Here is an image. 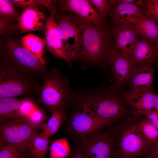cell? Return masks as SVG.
Wrapping results in <instances>:
<instances>
[{"label": "cell", "mask_w": 158, "mask_h": 158, "mask_svg": "<svg viewBox=\"0 0 158 158\" xmlns=\"http://www.w3.org/2000/svg\"><path fill=\"white\" fill-rule=\"evenodd\" d=\"M114 93L96 87L72 90L70 103L75 104L77 110L111 123L121 118L126 112L123 104Z\"/></svg>", "instance_id": "obj_1"}, {"label": "cell", "mask_w": 158, "mask_h": 158, "mask_svg": "<svg viewBox=\"0 0 158 158\" xmlns=\"http://www.w3.org/2000/svg\"><path fill=\"white\" fill-rule=\"evenodd\" d=\"M115 49L109 25L98 26L85 21L80 51L75 62L83 70L100 68L109 65L110 55Z\"/></svg>", "instance_id": "obj_2"}, {"label": "cell", "mask_w": 158, "mask_h": 158, "mask_svg": "<svg viewBox=\"0 0 158 158\" xmlns=\"http://www.w3.org/2000/svg\"><path fill=\"white\" fill-rule=\"evenodd\" d=\"M20 35L1 36L0 59L11 63L38 79H42L48 69L47 63L42 62L25 47Z\"/></svg>", "instance_id": "obj_3"}, {"label": "cell", "mask_w": 158, "mask_h": 158, "mask_svg": "<svg viewBox=\"0 0 158 158\" xmlns=\"http://www.w3.org/2000/svg\"><path fill=\"white\" fill-rule=\"evenodd\" d=\"M27 72L0 59V99L38 95L41 84Z\"/></svg>", "instance_id": "obj_4"}, {"label": "cell", "mask_w": 158, "mask_h": 158, "mask_svg": "<svg viewBox=\"0 0 158 158\" xmlns=\"http://www.w3.org/2000/svg\"><path fill=\"white\" fill-rule=\"evenodd\" d=\"M38 95L39 101L51 111H66L72 90L70 79L57 68L52 67L44 74Z\"/></svg>", "instance_id": "obj_5"}, {"label": "cell", "mask_w": 158, "mask_h": 158, "mask_svg": "<svg viewBox=\"0 0 158 158\" xmlns=\"http://www.w3.org/2000/svg\"><path fill=\"white\" fill-rule=\"evenodd\" d=\"M38 133L37 127L21 116L0 124V140L11 146L19 154L30 152L31 143Z\"/></svg>", "instance_id": "obj_6"}, {"label": "cell", "mask_w": 158, "mask_h": 158, "mask_svg": "<svg viewBox=\"0 0 158 158\" xmlns=\"http://www.w3.org/2000/svg\"><path fill=\"white\" fill-rule=\"evenodd\" d=\"M59 37L74 62L80 52L85 20L70 12L54 13Z\"/></svg>", "instance_id": "obj_7"}, {"label": "cell", "mask_w": 158, "mask_h": 158, "mask_svg": "<svg viewBox=\"0 0 158 158\" xmlns=\"http://www.w3.org/2000/svg\"><path fill=\"white\" fill-rule=\"evenodd\" d=\"M119 131H115L116 158H135L145 154L151 147L142 136L139 128L138 121L127 123Z\"/></svg>", "instance_id": "obj_8"}, {"label": "cell", "mask_w": 158, "mask_h": 158, "mask_svg": "<svg viewBox=\"0 0 158 158\" xmlns=\"http://www.w3.org/2000/svg\"><path fill=\"white\" fill-rule=\"evenodd\" d=\"M115 131L97 133L83 138L78 148L85 158H116Z\"/></svg>", "instance_id": "obj_9"}, {"label": "cell", "mask_w": 158, "mask_h": 158, "mask_svg": "<svg viewBox=\"0 0 158 158\" xmlns=\"http://www.w3.org/2000/svg\"><path fill=\"white\" fill-rule=\"evenodd\" d=\"M55 8L49 11L45 17L44 29L45 48L55 57L65 61L69 66L73 63L72 57L59 35L54 20Z\"/></svg>", "instance_id": "obj_10"}, {"label": "cell", "mask_w": 158, "mask_h": 158, "mask_svg": "<svg viewBox=\"0 0 158 158\" xmlns=\"http://www.w3.org/2000/svg\"><path fill=\"white\" fill-rule=\"evenodd\" d=\"M54 3L60 12L72 13L85 21L98 26L106 23L89 0H54Z\"/></svg>", "instance_id": "obj_11"}, {"label": "cell", "mask_w": 158, "mask_h": 158, "mask_svg": "<svg viewBox=\"0 0 158 158\" xmlns=\"http://www.w3.org/2000/svg\"><path fill=\"white\" fill-rule=\"evenodd\" d=\"M110 29L114 47L123 55L129 57L140 37L134 25H113Z\"/></svg>", "instance_id": "obj_12"}, {"label": "cell", "mask_w": 158, "mask_h": 158, "mask_svg": "<svg viewBox=\"0 0 158 158\" xmlns=\"http://www.w3.org/2000/svg\"><path fill=\"white\" fill-rule=\"evenodd\" d=\"M71 121V127L73 131L83 138L98 133L111 124L78 110L73 113Z\"/></svg>", "instance_id": "obj_13"}, {"label": "cell", "mask_w": 158, "mask_h": 158, "mask_svg": "<svg viewBox=\"0 0 158 158\" xmlns=\"http://www.w3.org/2000/svg\"><path fill=\"white\" fill-rule=\"evenodd\" d=\"M108 63L116 86L130 79L137 66L129 57L123 55L115 49L111 53Z\"/></svg>", "instance_id": "obj_14"}, {"label": "cell", "mask_w": 158, "mask_h": 158, "mask_svg": "<svg viewBox=\"0 0 158 158\" xmlns=\"http://www.w3.org/2000/svg\"><path fill=\"white\" fill-rule=\"evenodd\" d=\"M111 9V13L108 17L110 20V27L116 24L126 25H134L140 17L145 15L144 9L127 3L118 4Z\"/></svg>", "instance_id": "obj_15"}, {"label": "cell", "mask_w": 158, "mask_h": 158, "mask_svg": "<svg viewBox=\"0 0 158 158\" xmlns=\"http://www.w3.org/2000/svg\"><path fill=\"white\" fill-rule=\"evenodd\" d=\"M156 95L152 90L143 92L131 91L125 94V100L135 117L138 118L154 109Z\"/></svg>", "instance_id": "obj_16"}, {"label": "cell", "mask_w": 158, "mask_h": 158, "mask_svg": "<svg viewBox=\"0 0 158 158\" xmlns=\"http://www.w3.org/2000/svg\"><path fill=\"white\" fill-rule=\"evenodd\" d=\"M45 20L44 13L38 9L29 7L23 10L17 20L20 35L33 31H44Z\"/></svg>", "instance_id": "obj_17"}, {"label": "cell", "mask_w": 158, "mask_h": 158, "mask_svg": "<svg viewBox=\"0 0 158 158\" xmlns=\"http://www.w3.org/2000/svg\"><path fill=\"white\" fill-rule=\"evenodd\" d=\"M152 64L136 66L130 79L131 91L143 92L152 90L154 69Z\"/></svg>", "instance_id": "obj_18"}, {"label": "cell", "mask_w": 158, "mask_h": 158, "mask_svg": "<svg viewBox=\"0 0 158 158\" xmlns=\"http://www.w3.org/2000/svg\"><path fill=\"white\" fill-rule=\"evenodd\" d=\"M129 57L136 66L152 64L157 58L154 44L140 37Z\"/></svg>", "instance_id": "obj_19"}, {"label": "cell", "mask_w": 158, "mask_h": 158, "mask_svg": "<svg viewBox=\"0 0 158 158\" xmlns=\"http://www.w3.org/2000/svg\"><path fill=\"white\" fill-rule=\"evenodd\" d=\"M134 25L140 37L145 39L154 44L158 39V24L144 15L135 23Z\"/></svg>", "instance_id": "obj_20"}, {"label": "cell", "mask_w": 158, "mask_h": 158, "mask_svg": "<svg viewBox=\"0 0 158 158\" xmlns=\"http://www.w3.org/2000/svg\"><path fill=\"white\" fill-rule=\"evenodd\" d=\"M22 100L14 97L0 99V119L1 123L20 116L19 110Z\"/></svg>", "instance_id": "obj_21"}, {"label": "cell", "mask_w": 158, "mask_h": 158, "mask_svg": "<svg viewBox=\"0 0 158 158\" xmlns=\"http://www.w3.org/2000/svg\"><path fill=\"white\" fill-rule=\"evenodd\" d=\"M21 41L25 47L44 63H47L44 56L45 48L44 39L30 33L22 37Z\"/></svg>", "instance_id": "obj_22"}, {"label": "cell", "mask_w": 158, "mask_h": 158, "mask_svg": "<svg viewBox=\"0 0 158 158\" xmlns=\"http://www.w3.org/2000/svg\"><path fill=\"white\" fill-rule=\"evenodd\" d=\"M66 111L59 109L51 111L50 118L46 123L40 125L43 132L50 138L56 134L60 128L64 118Z\"/></svg>", "instance_id": "obj_23"}, {"label": "cell", "mask_w": 158, "mask_h": 158, "mask_svg": "<svg viewBox=\"0 0 158 158\" xmlns=\"http://www.w3.org/2000/svg\"><path fill=\"white\" fill-rule=\"evenodd\" d=\"M50 138L43 132L36 135L30 149V152L35 158H44L48 150Z\"/></svg>", "instance_id": "obj_24"}, {"label": "cell", "mask_w": 158, "mask_h": 158, "mask_svg": "<svg viewBox=\"0 0 158 158\" xmlns=\"http://www.w3.org/2000/svg\"><path fill=\"white\" fill-rule=\"evenodd\" d=\"M139 128L145 140L150 146L154 145L158 140V129L149 120L144 116L138 121Z\"/></svg>", "instance_id": "obj_25"}, {"label": "cell", "mask_w": 158, "mask_h": 158, "mask_svg": "<svg viewBox=\"0 0 158 158\" xmlns=\"http://www.w3.org/2000/svg\"><path fill=\"white\" fill-rule=\"evenodd\" d=\"M11 0H0V17L13 22L17 23L21 13Z\"/></svg>", "instance_id": "obj_26"}, {"label": "cell", "mask_w": 158, "mask_h": 158, "mask_svg": "<svg viewBox=\"0 0 158 158\" xmlns=\"http://www.w3.org/2000/svg\"><path fill=\"white\" fill-rule=\"evenodd\" d=\"M70 152L69 144L65 138H59L55 140L50 147V158H66L69 156Z\"/></svg>", "instance_id": "obj_27"}, {"label": "cell", "mask_w": 158, "mask_h": 158, "mask_svg": "<svg viewBox=\"0 0 158 158\" xmlns=\"http://www.w3.org/2000/svg\"><path fill=\"white\" fill-rule=\"evenodd\" d=\"M101 18L105 22L111 12L107 0H89Z\"/></svg>", "instance_id": "obj_28"}, {"label": "cell", "mask_w": 158, "mask_h": 158, "mask_svg": "<svg viewBox=\"0 0 158 158\" xmlns=\"http://www.w3.org/2000/svg\"><path fill=\"white\" fill-rule=\"evenodd\" d=\"M0 35H21L17 23L10 22L0 17Z\"/></svg>", "instance_id": "obj_29"}, {"label": "cell", "mask_w": 158, "mask_h": 158, "mask_svg": "<svg viewBox=\"0 0 158 158\" xmlns=\"http://www.w3.org/2000/svg\"><path fill=\"white\" fill-rule=\"evenodd\" d=\"M143 9L145 16L158 24V0H145Z\"/></svg>", "instance_id": "obj_30"}, {"label": "cell", "mask_w": 158, "mask_h": 158, "mask_svg": "<svg viewBox=\"0 0 158 158\" xmlns=\"http://www.w3.org/2000/svg\"><path fill=\"white\" fill-rule=\"evenodd\" d=\"M18 7L23 10L29 7L35 8L44 10L45 6L41 2L40 0H11Z\"/></svg>", "instance_id": "obj_31"}, {"label": "cell", "mask_w": 158, "mask_h": 158, "mask_svg": "<svg viewBox=\"0 0 158 158\" xmlns=\"http://www.w3.org/2000/svg\"><path fill=\"white\" fill-rule=\"evenodd\" d=\"M37 108L34 103L30 99H23L19 110V115L26 118Z\"/></svg>", "instance_id": "obj_32"}, {"label": "cell", "mask_w": 158, "mask_h": 158, "mask_svg": "<svg viewBox=\"0 0 158 158\" xmlns=\"http://www.w3.org/2000/svg\"><path fill=\"white\" fill-rule=\"evenodd\" d=\"M0 158H18L19 154L6 142L0 140Z\"/></svg>", "instance_id": "obj_33"}, {"label": "cell", "mask_w": 158, "mask_h": 158, "mask_svg": "<svg viewBox=\"0 0 158 158\" xmlns=\"http://www.w3.org/2000/svg\"><path fill=\"white\" fill-rule=\"evenodd\" d=\"M44 114L43 111L37 108L27 119L33 125L38 127L40 125L43 120Z\"/></svg>", "instance_id": "obj_34"}, {"label": "cell", "mask_w": 158, "mask_h": 158, "mask_svg": "<svg viewBox=\"0 0 158 158\" xmlns=\"http://www.w3.org/2000/svg\"><path fill=\"white\" fill-rule=\"evenodd\" d=\"M143 116L150 121L158 129V111L152 109L146 112Z\"/></svg>", "instance_id": "obj_35"}, {"label": "cell", "mask_w": 158, "mask_h": 158, "mask_svg": "<svg viewBox=\"0 0 158 158\" xmlns=\"http://www.w3.org/2000/svg\"><path fill=\"white\" fill-rule=\"evenodd\" d=\"M141 157L142 158H158V142L152 146Z\"/></svg>", "instance_id": "obj_36"}, {"label": "cell", "mask_w": 158, "mask_h": 158, "mask_svg": "<svg viewBox=\"0 0 158 158\" xmlns=\"http://www.w3.org/2000/svg\"><path fill=\"white\" fill-rule=\"evenodd\" d=\"M145 0H117V4L120 3L131 4L143 9Z\"/></svg>", "instance_id": "obj_37"}, {"label": "cell", "mask_w": 158, "mask_h": 158, "mask_svg": "<svg viewBox=\"0 0 158 158\" xmlns=\"http://www.w3.org/2000/svg\"><path fill=\"white\" fill-rule=\"evenodd\" d=\"M68 158H85L78 148L73 150L70 154Z\"/></svg>", "instance_id": "obj_38"}, {"label": "cell", "mask_w": 158, "mask_h": 158, "mask_svg": "<svg viewBox=\"0 0 158 158\" xmlns=\"http://www.w3.org/2000/svg\"><path fill=\"white\" fill-rule=\"evenodd\" d=\"M154 109L158 111V94H156L155 95Z\"/></svg>", "instance_id": "obj_39"}, {"label": "cell", "mask_w": 158, "mask_h": 158, "mask_svg": "<svg viewBox=\"0 0 158 158\" xmlns=\"http://www.w3.org/2000/svg\"><path fill=\"white\" fill-rule=\"evenodd\" d=\"M157 58H158V39L154 44Z\"/></svg>", "instance_id": "obj_40"}, {"label": "cell", "mask_w": 158, "mask_h": 158, "mask_svg": "<svg viewBox=\"0 0 158 158\" xmlns=\"http://www.w3.org/2000/svg\"><path fill=\"white\" fill-rule=\"evenodd\" d=\"M142 158L141 157H136V158Z\"/></svg>", "instance_id": "obj_41"}]
</instances>
